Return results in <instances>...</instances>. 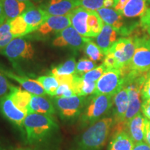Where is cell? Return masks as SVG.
I'll use <instances>...</instances> for the list:
<instances>
[{
    "instance_id": "11",
    "label": "cell",
    "mask_w": 150,
    "mask_h": 150,
    "mask_svg": "<svg viewBox=\"0 0 150 150\" xmlns=\"http://www.w3.org/2000/svg\"><path fill=\"white\" fill-rule=\"evenodd\" d=\"M113 8L126 18L141 17L147 10V0H114Z\"/></svg>"
},
{
    "instance_id": "33",
    "label": "cell",
    "mask_w": 150,
    "mask_h": 150,
    "mask_svg": "<svg viewBox=\"0 0 150 150\" xmlns=\"http://www.w3.org/2000/svg\"><path fill=\"white\" fill-rule=\"evenodd\" d=\"M106 70V67L103 64L99 65L93 70L89 71L88 72L86 73L83 75H81V77L86 81L92 82H97L99 79V78L102 76V75L104 74L105 70Z\"/></svg>"
},
{
    "instance_id": "35",
    "label": "cell",
    "mask_w": 150,
    "mask_h": 150,
    "mask_svg": "<svg viewBox=\"0 0 150 150\" xmlns=\"http://www.w3.org/2000/svg\"><path fill=\"white\" fill-rule=\"evenodd\" d=\"M104 0H80L81 6L88 11H97L104 7Z\"/></svg>"
},
{
    "instance_id": "19",
    "label": "cell",
    "mask_w": 150,
    "mask_h": 150,
    "mask_svg": "<svg viewBox=\"0 0 150 150\" xmlns=\"http://www.w3.org/2000/svg\"><path fill=\"white\" fill-rule=\"evenodd\" d=\"M2 3L6 21L21 16L28 9L34 6L31 1H22L19 0H2Z\"/></svg>"
},
{
    "instance_id": "44",
    "label": "cell",
    "mask_w": 150,
    "mask_h": 150,
    "mask_svg": "<svg viewBox=\"0 0 150 150\" xmlns=\"http://www.w3.org/2000/svg\"><path fill=\"white\" fill-rule=\"evenodd\" d=\"M114 6V0H104V8H111Z\"/></svg>"
},
{
    "instance_id": "40",
    "label": "cell",
    "mask_w": 150,
    "mask_h": 150,
    "mask_svg": "<svg viewBox=\"0 0 150 150\" xmlns=\"http://www.w3.org/2000/svg\"><path fill=\"white\" fill-rule=\"evenodd\" d=\"M140 110L144 116L150 120V99L142 101Z\"/></svg>"
},
{
    "instance_id": "30",
    "label": "cell",
    "mask_w": 150,
    "mask_h": 150,
    "mask_svg": "<svg viewBox=\"0 0 150 150\" xmlns=\"http://www.w3.org/2000/svg\"><path fill=\"white\" fill-rule=\"evenodd\" d=\"M84 52L91 61L94 62L102 61L104 59L105 54L97 44L90 40L88 41L84 47Z\"/></svg>"
},
{
    "instance_id": "42",
    "label": "cell",
    "mask_w": 150,
    "mask_h": 150,
    "mask_svg": "<svg viewBox=\"0 0 150 150\" xmlns=\"http://www.w3.org/2000/svg\"><path fill=\"white\" fill-rule=\"evenodd\" d=\"M133 150H150V146L145 142H139L134 143Z\"/></svg>"
},
{
    "instance_id": "41",
    "label": "cell",
    "mask_w": 150,
    "mask_h": 150,
    "mask_svg": "<svg viewBox=\"0 0 150 150\" xmlns=\"http://www.w3.org/2000/svg\"><path fill=\"white\" fill-rule=\"evenodd\" d=\"M145 141L150 146V120L145 117Z\"/></svg>"
},
{
    "instance_id": "26",
    "label": "cell",
    "mask_w": 150,
    "mask_h": 150,
    "mask_svg": "<svg viewBox=\"0 0 150 150\" xmlns=\"http://www.w3.org/2000/svg\"><path fill=\"white\" fill-rule=\"evenodd\" d=\"M87 23L89 38L97 37L101 33L104 27V22L97 11H89Z\"/></svg>"
},
{
    "instance_id": "9",
    "label": "cell",
    "mask_w": 150,
    "mask_h": 150,
    "mask_svg": "<svg viewBox=\"0 0 150 150\" xmlns=\"http://www.w3.org/2000/svg\"><path fill=\"white\" fill-rule=\"evenodd\" d=\"M90 38H86L80 35L72 25L58 33L57 36L53 41L55 47H68L72 50L78 51L84 48Z\"/></svg>"
},
{
    "instance_id": "17",
    "label": "cell",
    "mask_w": 150,
    "mask_h": 150,
    "mask_svg": "<svg viewBox=\"0 0 150 150\" xmlns=\"http://www.w3.org/2000/svg\"><path fill=\"white\" fill-rule=\"evenodd\" d=\"M145 117L139 112L127 124L126 131L136 143L145 140Z\"/></svg>"
},
{
    "instance_id": "34",
    "label": "cell",
    "mask_w": 150,
    "mask_h": 150,
    "mask_svg": "<svg viewBox=\"0 0 150 150\" xmlns=\"http://www.w3.org/2000/svg\"><path fill=\"white\" fill-rule=\"evenodd\" d=\"M12 86L5 74L4 68L0 65V98L10 93Z\"/></svg>"
},
{
    "instance_id": "36",
    "label": "cell",
    "mask_w": 150,
    "mask_h": 150,
    "mask_svg": "<svg viewBox=\"0 0 150 150\" xmlns=\"http://www.w3.org/2000/svg\"><path fill=\"white\" fill-rule=\"evenodd\" d=\"M75 95L72 87L67 84H60L56 93V97H69Z\"/></svg>"
},
{
    "instance_id": "29",
    "label": "cell",
    "mask_w": 150,
    "mask_h": 150,
    "mask_svg": "<svg viewBox=\"0 0 150 150\" xmlns=\"http://www.w3.org/2000/svg\"><path fill=\"white\" fill-rule=\"evenodd\" d=\"M36 80L42 86L47 95L53 97L55 96L59 84L54 76H41L38 77Z\"/></svg>"
},
{
    "instance_id": "38",
    "label": "cell",
    "mask_w": 150,
    "mask_h": 150,
    "mask_svg": "<svg viewBox=\"0 0 150 150\" xmlns=\"http://www.w3.org/2000/svg\"><path fill=\"white\" fill-rule=\"evenodd\" d=\"M142 101L150 99V70L147 72V78L144 82L141 91Z\"/></svg>"
},
{
    "instance_id": "25",
    "label": "cell",
    "mask_w": 150,
    "mask_h": 150,
    "mask_svg": "<svg viewBox=\"0 0 150 150\" xmlns=\"http://www.w3.org/2000/svg\"><path fill=\"white\" fill-rule=\"evenodd\" d=\"M72 88L75 95L86 97L95 93L96 89V82L86 81L83 79L81 76L75 74Z\"/></svg>"
},
{
    "instance_id": "16",
    "label": "cell",
    "mask_w": 150,
    "mask_h": 150,
    "mask_svg": "<svg viewBox=\"0 0 150 150\" xmlns=\"http://www.w3.org/2000/svg\"><path fill=\"white\" fill-rule=\"evenodd\" d=\"M89 11L82 6H79L69 14L71 20V25L82 36L89 38L88 28V17Z\"/></svg>"
},
{
    "instance_id": "10",
    "label": "cell",
    "mask_w": 150,
    "mask_h": 150,
    "mask_svg": "<svg viewBox=\"0 0 150 150\" xmlns=\"http://www.w3.org/2000/svg\"><path fill=\"white\" fill-rule=\"evenodd\" d=\"M129 92L127 86L124 85L122 88L114 95V118L113 126L115 125V131L125 130L124 121L125 115L129 106Z\"/></svg>"
},
{
    "instance_id": "20",
    "label": "cell",
    "mask_w": 150,
    "mask_h": 150,
    "mask_svg": "<svg viewBox=\"0 0 150 150\" xmlns=\"http://www.w3.org/2000/svg\"><path fill=\"white\" fill-rule=\"evenodd\" d=\"M4 71L5 74L6 75L7 77L12 79L18 82L24 89V91L29 92L32 95H35L45 96V95H47L46 92L45 91L42 86L40 85V83L36 79L34 80L27 77H23V76L14 74L13 72H11V71L4 70Z\"/></svg>"
},
{
    "instance_id": "1",
    "label": "cell",
    "mask_w": 150,
    "mask_h": 150,
    "mask_svg": "<svg viewBox=\"0 0 150 150\" xmlns=\"http://www.w3.org/2000/svg\"><path fill=\"white\" fill-rule=\"evenodd\" d=\"M113 118L103 117L90 126L79 139L72 150H102L113 126Z\"/></svg>"
},
{
    "instance_id": "12",
    "label": "cell",
    "mask_w": 150,
    "mask_h": 150,
    "mask_svg": "<svg viewBox=\"0 0 150 150\" xmlns=\"http://www.w3.org/2000/svg\"><path fill=\"white\" fill-rule=\"evenodd\" d=\"M0 112L11 122L20 128L23 127L24 119L27 113L17 107L8 94L0 98Z\"/></svg>"
},
{
    "instance_id": "27",
    "label": "cell",
    "mask_w": 150,
    "mask_h": 150,
    "mask_svg": "<svg viewBox=\"0 0 150 150\" xmlns=\"http://www.w3.org/2000/svg\"><path fill=\"white\" fill-rule=\"evenodd\" d=\"M7 22L10 24L11 31L14 38L22 37L29 33L27 24L22 16Z\"/></svg>"
},
{
    "instance_id": "7",
    "label": "cell",
    "mask_w": 150,
    "mask_h": 150,
    "mask_svg": "<svg viewBox=\"0 0 150 150\" xmlns=\"http://www.w3.org/2000/svg\"><path fill=\"white\" fill-rule=\"evenodd\" d=\"M54 102L61 118L71 120L81 114L86 104V98L79 95L69 97H56Z\"/></svg>"
},
{
    "instance_id": "14",
    "label": "cell",
    "mask_w": 150,
    "mask_h": 150,
    "mask_svg": "<svg viewBox=\"0 0 150 150\" xmlns=\"http://www.w3.org/2000/svg\"><path fill=\"white\" fill-rule=\"evenodd\" d=\"M71 26L69 16H50L37 30L40 34L47 35L51 33H59Z\"/></svg>"
},
{
    "instance_id": "15",
    "label": "cell",
    "mask_w": 150,
    "mask_h": 150,
    "mask_svg": "<svg viewBox=\"0 0 150 150\" xmlns=\"http://www.w3.org/2000/svg\"><path fill=\"white\" fill-rule=\"evenodd\" d=\"M21 16L27 24L29 33L37 31L50 16L42 7H36L35 6L24 12Z\"/></svg>"
},
{
    "instance_id": "21",
    "label": "cell",
    "mask_w": 150,
    "mask_h": 150,
    "mask_svg": "<svg viewBox=\"0 0 150 150\" xmlns=\"http://www.w3.org/2000/svg\"><path fill=\"white\" fill-rule=\"evenodd\" d=\"M97 13L106 24L110 26L120 33L125 27L123 17L120 13L111 8H103L97 11Z\"/></svg>"
},
{
    "instance_id": "4",
    "label": "cell",
    "mask_w": 150,
    "mask_h": 150,
    "mask_svg": "<svg viewBox=\"0 0 150 150\" xmlns=\"http://www.w3.org/2000/svg\"><path fill=\"white\" fill-rule=\"evenodd\" d=\"M135 52L127 71L145 73L150 70V36L147 34L133 36Z\"/></svg>"
},
{
    "instance_id": "39",
    "label": "cell",
    "mask_w": 150,
    "mask_h": 150,
    "mask_svg": "<svg viewBox=\"0 0 150 150\" xmlns=\"http://www.w3.org/2000/svg\"><path fill=\"white\" fill-rule=\"evenodd\" d=\"M103 64L106 66V69L108 68H117V61L114 57V56L112 55V53H110V52H108L107 53L105 54V57L104 59V62H103Z\"/></svg>"
},
{
    "instance_id": "28",
    "label": "cell",
    "mask_w": 150,
    "mask_h": 150,
    "mask_svg": "<svg viewBox=\"0 0 150 150\" xmlns=\"http://www.w3.org/2000/svg\"><path fill=\"white\" fill-rule=\"evenodd\" d=\"M76 63L74 58H71L64 63H61L58 66L54 67L51 71V75H69L76 73Z\"/></svg>"
},
{
    "instance_id": "37",
    "label": "cell",
    "mask_w": 150,
    "mask_h": 150,
    "mask_svg": "<svg viewBox=\"0 0 150 150\" xmlns=\"http://www.w3.org/2000/svg\"><path fill=\"white\" fill-rule=\"evenodd\" d=\"M140 26L150 36V8L140 17Z\"/></svg>"
},
{
    "instance_id": "5",
    "label": "cell",
    "mask_w": 150,
    "mask_h": 150,
    "mask_svg": "<svg viewBox=\"0 0 150 150\" xmlns=\"http://www.w3.org/2000/svg\"><path fill=\"white\" fill-rule=\"evenodd\" d=\"M125 72L120 69H106L96 82V89L94 95L114 96L125 85Z\"/></svg>"
},
{
    "instance_id": "2",
    "label": "cell",
    "mask_w": 150,
    "mask_h": 150,
    "mask_svg": "<svg viewBox=\"0 0 150 150\" xmlns=\"http://www.w3.org/2000/svg\"><path fill=\"white\" fill-rule=\"evenodd\" d=\"M23 127L30 143L39 142L47 137L58 128L51 116L30 112L26 116Z\"/></svg>"
},
{
    "instance_id": "6",
    "label": "cell",
    "mask_w": 150,
    "mask_h": 150,
    "mask_svg": "<svg viewBox=\"0 0 150 150\" xmlns=\"http://www.w3.org/2000/svg\"><path fill=\"white\" fill-rule=\"evenodd\" d=\"M34 52L31 43L22 37L14 38L1 50V54L6 57L14 67L20 61L32 59Z\"/></svg>"
},
{
    "instance_id": "13",
    "label": "cell",
    "mask_w": 150,
    "mask_h": 150,
    "mask_svg": "<svg viewBox=\"0 0 150 150\" xmlns=\"http://www.w3.org/2000/svg\"><path fill=\"white\" fill-rule=\"evenodd\" d=\"M81 6L80 0H49L42 6L49 16H68Z\"/></svg>"
},
{
    "instance_id": "43",
    "label": "cell",
    "mask_w": 150,
    "mask_h": 150,
    "mask_svg": "<svg viewBox=\"0 0 150 150\" xmlns=\"http://www.w3.org/2000/svg\"><path fill=\"white\" fill-rule=\"evenodd\" d=\"M6 21V18L4 13V10L2 0H0V24H2Z\"/></svg>"
},
{
    "instance_id": "47",
    "label": "cell",
    "mask_w": 150,
    "mask_h": 150,
    "mask_svg": "<svg viewBox=\"0 0 150 150\" xmlns=\"http://www.w3.org/2000/svg\"><path fill=\"white\" fill-rule=\"evenodd\" d=\"M16 150H29L28 149H16Z\"/></svg>"
},
{
    "instance_id": "22",
    "label": "cell",
    "mask_w": 150,
    "mask_h": 150,
    "mask_svg": "<svg viewBox=\"0 0 150 150\" xmlns=\"http://www.w3.org/2000/svg\"><path fill=\"white\" fill-rule=\"evenodd\" d=\"M117 32L113 28L108 24H104L102 31L96 37L95 41L104 54L109 51L112 45L117 41Z\"/></svg>"
},
{
    "instance_id": "24",
    "label": "cell",
    "mask_w": 150,
    "mask_h": 150,
    "mask_svg": "<svg viewBox=\"0 0 150 150\" xmlns=\"http://www.w3.org/2000/svg\"><path fill=\"white\" fill-rule=\"evenodd\" d=\"M8 95L17 107L28 114V106L32 97V94L22 90L17 86H12Z\"/></svg>"
},
{
    "instance_id": "18",
    "label": "cell",
    "mask_w": 150,
    "mask_h": 150,
    "mask_svg": "<svg viewBox=\"0 0 150 150\" xmlns=\"http://www.w3.org/2000/svg\"><path fill=\"white\" fill-rule=\"evenodd\" d=\"M34 112L52 116L55 113L53 103L42 95H32L28 106V113Z\"/></svg>"
},
{
    "instance_id": "45",
    "label": "cell",
    "mask_w": 150,
    "mask_h": 150,
    "mask_svg": "<svg viewBox=\"0 0 150 150\" xmlns=\"http://www.w3.org/2000/svg\"><path fill=\"white\" fill-rule=\"evenodd\" d=\"M19 1H31V2H39V1H41V0H19Z\"/></svg>"
},
{
    "instance_id": "46",
    "label": "cell",
    "mask_w": 150,
    "mask_h": 150,
    "mask_svg": "<svg viewBox=\"0 0 150 150\" xmlns=\"http://www.w3.org/2000/svg\"><path fill=\"white\" fill-rule=\"evenodd\" d=\"M0 150H5L4 149L3 147H2V145H1V144H0Z\"/></svg>"
},
{
    "instance_id": "23",
    "label": "cell",
    "mask_w": 150,
    "mask_h": 150,
    "mask_svg": "<svg viewBox=\"0 0 150 150\" xmlns=\"http://www.w3.org/2000/svg\"><path fill=\"white\" fill-rule=\"evenodd\" d=\"M134 142L126 131H115L109 142L108 150H133Z\"/></svg>"
},
{
    "instance_id": "32",
    "label": "cell",
    "mask_w": 150,
    "mask_h": 150,
    "mask_svg": "<svg viewBox=\"0 0 150 150\" xmlns=\"http://www.w3.org/2000/svg\"><path fill=\"white\" fill-rule=\"evenodd\" d=\"M95 67H96V64L95 62L91 61V59L83 58V59H81L76 63V74L81 76L92 70Z\"/></svg>"
},
{
    "instance_id": "31",
    "label": "cell",
    "mask_w": 150,
    "mask_h": 150,
    "mask_svg": "<svg viewBox=\"0 0 150 150\" xmlns=\"http://www.w3.org/2000/svg\"><path fill=\"white\" fill-rule=\"evenodd\" d=\"M15 38L11 31V27L8 22L0 24V50L7 46Z\"/></svg>"
},
{
    "instance_id": "8",
    "label": "cell",
    "mask_w": 150,
    "mask_h": 150,
    "mask_svg": "<svg viewBox=\"0 0 150 150\" xmlns=\"http://www.w3.org/2000/svg\"><path fill=\"white\" fill-rule=\"evenodd\" d=\"M135 42L132 37L122 38L112 45L109 51L117 61V69H127L135 52Z\"/></svg>"
},
{
    "instance_id": "3",
    "label": "cell",
    "mask_w": 150,
    "mask_h": 150,
    "mask_svg": "<svg viewBox=\"0 0 150 150\" xmlns=\"http://www.w3.org/2000/svg\"><path fill=\"white\" fill-rule=\"evenodd\" d=\"M113 97L108 95H94L81 114V127L91 126L99 120L113 105Z\"/></svg>"
}]
</instances>
